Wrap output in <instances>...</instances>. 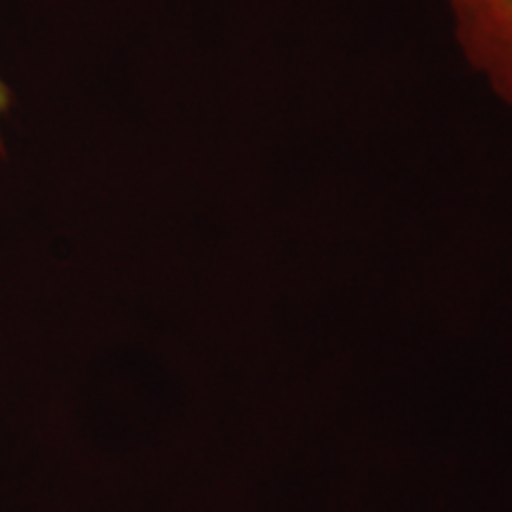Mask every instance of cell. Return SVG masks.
Instances as JSON below:
<instances>
[{
  "mask_svg": "<svg viewBox=\"0 0 512 512\" xmlns=\"http://www.w3.org/2000/svg\"><path fill=\"white\" fill-rule=\"evenodd\" d=\"M8 102H10V95H8V88H5V83L0 81V117H3V112L8 110Z\"/></svg>",
  "mask_w": 512,
  "mask_h": 512,
  "instance_id": "7a4b0ae2",
  "label": "cell"
},
{
  "mask_svg": "<svg viewBox=\"0 0 512 512\" xmlns=\"http://www.w3.org/2000/svg\"><path fill=\"white\" fill-rule=\"evenodd\" d=\"M460 48L512 107V0H448Z\"/></svg>",
  "mask_w": 512,
  "mask_h": 512,
  "instance_id": "6da1fadb",
  "label": "cell"
}]
</instances>
